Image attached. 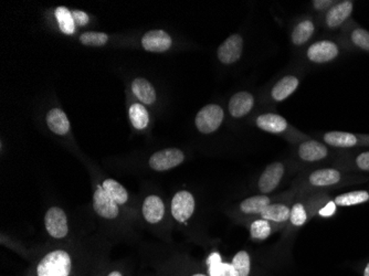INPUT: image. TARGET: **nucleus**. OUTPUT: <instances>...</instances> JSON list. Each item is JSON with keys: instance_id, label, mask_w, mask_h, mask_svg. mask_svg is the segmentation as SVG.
<instances>
[{"instance_id": "f704fd0d", "label": "nucleus", "mask_w": 369, "mask_h": 276, "mask_svg": "<svg viewBox=\"0 0 369 276\" xmlns=\"http://www.w3.org/2000/svg\"><path fill=\"white\" fill-rule=\"evenodd\" d=\"M72 17H74L76 25L80 26V27H83V26L87 25V22H89V16H87V12H85V11H72Z\"/></svg>"}, {"instance_id": "6e6552de", "label": "nucleus", "mask_w": 369, "mask_h": 276, "mask_svg": "<svg viewBox=\"0 0 369 276\" xmlns=\"http://www.w3.org/2000/svg\"><path fill=\"white\" fill-rule=\"evenodd\" d=\"M243 40L241 35H232L218 48V58L223 64H232L241 57Z\"/></svg>"}, {"instance_id": "6ab92c4d", "label": "nucleus", "mask_w": 369, "mask_h": 276, "mask_svg": "<svg viewBox=\"0 0 369 276\" xmlns=\"http://www.w3.org/2000/svg\"><path fill=\"white\" fill-rule=\"evenodd\" d=\"M299 87V80L294 76H286L280 80L272 89V98L277 102L288 98Z\"/></svg>"}, {"instance_id": "e433bc0d", "label": "nucleus", "mask_w": 369, "mask_h": 276, "mask_svg": "<svg viewBox=\"0 0 369 276\" xmlns=\"http://www.w3.org/2000/svg\"><path fill=\"white\" fill-rule=\"evenodd\" d=\"M333 3H334L331 1V0H315V1H313L314 8L318 9V10H325L329 7H333Z\"/></svg>"}, {"instance_id": "2f4dec72", "label": "nucleus", "mask_w": 369, "mask_h": 276, "mask_svg": "<svg viewBox=\"0 0 369 276\" xmlns=\"http://www.w3.org/2000/svg\"><path fill=\"white\" fill-rule=\"evenodd\" d=\"M352 41L361 49L369 52V31L367 30L361 28L354 30L352 33Z\"/></svg>"}, {"instance_id": "412c9836", "label": "nucleus", "mask_w": 369, "mask_h": 276, "mask_svg": "<svg viewBox=\"0 0 369 276\" xmlns=\"http://www.w3.org/2000/svg\"><path fill=\"white\" fill-rule=\"evenodd\" d=\"M271 205V199L266 195L253 196L240 203V210L245 214L260 216L266 207Z\"/></svg>"}, {"instance_id": "f8f14e48", "label": "nucleus", "mask_w": 369, "mask_h": 276, "mask_svg": "<svg viewBox=\"0 0 369 276\" xmlns=\"http://www.w3.org/2000/svg\"><path fill=\"white\" fill-rule=\"evenodd\" d=\"M342 182V173L334 168H324L313 171L309 176V182L315 188L332 187Z\"/></svg>"}, {"instance_id": "ddd939ff", "label": "nucleus", "mask_w": 369, "mask_h": 276, "mask_svg": "<svg viewBox=\"0 0 369 276\" xmlns=\"http://www.w3.org/2000/svg\"><path fill=\"white\" fill-rule=\"evenodd\" d=\"M298 153L302 160L307 163H314L327 157L329 150L323 144L316 141H307L300 145Z\"/></svg>"}, {"instance_id": "b1692460", "label": "nucleus", "mask_w": 369, "mask_h": 276, "mask_svg": "<svg viewBox=\"0 0 369 276\" xmlns=\"http://www.w3.org/2000/svg\"><path fill=\"white\" fill-rule=\"evenodd\" d=\"M369 200V193L366 190H356L350 193H342L334 198V203L337 207H352Z\"/></svg>"}, {"instance_id": "7c9ffc66", "label": "nucleus", "mask_w": 369, "mask_h": 276, "mask_svg": "<svg viewBox=\"0 0 369 276\" xmlns=\"http://www.w3.org/2000/svg\"><path fill=\"white\" fill-rule=\"evenodd\" d=\"M307 221V212L304 205L301 202L295 203L291 208L290 222L294 227H302Z\"/></svg>"}, {"instance_id": "cd10ccee", "label": "nucleus", "mask_w": 369, "mask_h": 276, "mask_svg": "<svg viewBox=\"0 0 369 276\" xmlns=\"http://www.w3.org/2000/svg\"><path fill=\"white\" fill-rule=\"evenodd\" d=\"M272 234V223L268 220L258 219L250 225V236L255 241H264Z\"/></svg>"}, {"instance_id": "423d86ee", "label": "nucleus", "mask_w": 369, "mask_h": 276, "mask_svg": "<svg viewBox=\"0 0 369 276\" xmlns=\"http://www.w3.org/2000/svg\"><path fill=\"white\" fill-rule=\"evenodd\" d=\"M184 154L178 148H167L154 153L148 166L155 171H167L184 163Z\"/></svg>"}, {"instance_id": "4468645a", "label": "nucleus", "mask_w": 369, "mask_h": 276, "mask_svg": "<svg viewBox=\"0 0 369 276\" xmlns=\"http://www.w3.org/2000/svg\"><path fill=\"white\" fill-rule=\"evenodd\" d=\"M255 98L248 92H239L234 94L229 101L228 109L232 117L236 119L243 117L252 110Z\"/></svg>"}, {"instance_id": "20e7f679", "label": "nucleus", "mask_w": 369, "mask_h": 276, "mask_svg": "<svg viewBox=\"0 0 369 276\" xmlns=\"http://www.w3.org/2000/svg\"><path fill=\"white\" fill-rule=\"evenodd\" d=\"M44 227L48 234L55 240H62L68 236V217L63 209L51 207L44 214Z\"/></svg>"}, {"instance_id": "39448f33", "label": "nucleus", "mask_w": 369, "mask_h": 276, "mask_svg": "<svg viewBox=\"0 0 369 276\" xmlns=\"http://www.w3.org/2000/svg\"><path fill=\"white\" fill-rule=\"evenodd\" d=\"M196 201L193 193L187 190H180L171 199V216L180 223L187 222L195 212Z\"/></svg>"}, {"instance_id": "a878e982", "label": "nucleus", "mask_w": 369, "mask_h": 276, "mask_svg": "<svg viewBox=\"0 0 369 276\" xmlns=\"http://www.w3.org/2000/svg\"><path fill=\"white\" fill-rule=\"evenodd\" d=\"M130 122L136 130H144L150 123V115L144 106L139 103L130 105Z\"/></svg>"}, {"instance_id": "473e14b6", "label": "nucleus", "mask_w": 369, "mask_h": 276, "mask_svg": "<svg viewBox=\"0 0 369 276\" xmlns=\"http://www.w3.org/2000/svg\"><path fill=\"white\" fill-rule=\"evenodd\" d=\"M95 276H130V271L128 268H122V266H104L103 268H101L100 271Z\"/></svg>"}, {"instance_id": "a211bd4d", "label": "nucleus", "mask_w": 369, "mask_h": 276, "mask_svg": "<svg viewBox=\"0 0 369 276\" xmlns=\"http://www.w3.org/2000/svg\"><path fill=\"white\" fill-rule=\"evenodd\" d=\"M46 124H48V128L57 135H65L70 130L68 117L60 109H53L48 112Z\"/></svg>"}, {"instance_id": "393cba45", "label": "nucleus", "mask_w": 369, "mask_h": 276, "mask_svg": "<svg viewBox=\"0 0 369 276\" xmlns=\"http://www.w3.org/2000/svg\"><path fill=\"white\" fill-rule=\"evenodd\" d=\"M102 187L111 195V197L117 201L120 206H123L128 202L130 199L128 190L123 187L120 182H117L114 179L108 178L102 182Z\"/></svg>"}, {"instance_id": "7ed1b4c3", "label": "nucleus", "mask_w": 369, "mask_h": 276, "mask_svg": "<svg viewBox=\"0 0 369 276\" xmlns=\"http://www.w3.org/2000/svg\"><path fill=\"white\" fill-rule=\"evenodd\" d=\"M223 121V110L216 104L205 106L196 115V128L203 134H212L218 128Z\"/></svg>"}, {"instance_id": "f257e3e1", "label": "nucleus", "mask_w": 369, "mask_h": 276, "mask_svg": "<svg viewBox=\"0 0 369 276\" xmlns=\"http://www.w3.org/2000/svg\"><path fill=\"white\" fill-rule=\"evenodd\" d=\"M103 266L104 262L81 260L60 248L46 252L25 276H95Z\"/></svg>"}, {"instance_id": "aec40b11", "label": "nucleus", "mask_w": 369, "mask_h": 276, "mask_svg": "<svg viewBox=\"0 0 369 276\" xmlns=\"http://www.w3.org/2000/svg\"><path fill=\"white\" fill-rule=\"evenodd\" d=\"M291 209L284 203H271L260 214L261 219L271 223H285L290 220Z\"/></svg>"}, {"instance_id": "4c0bfd02", "label": "nucleus", "mask_w": 369, "mask_h": 276, "mask_svg": "<svg viewBox=\"0 0 369 276\" xmlns=\"http://www.w3.org/2000/svg\"><path fill=\"white\" fill-rule=\"evenodd\" d=\"M361 276H369V262H367L364 268H361Z\"/></svg>"}, {"instance_id": "c85d7f7f", "label": "nucleus", "mask_w": 369, "mask_h": 276, "mask_svg": "<svg viewBox=\"0 0 369 276\" xmlns=\"http://www.w3.org/2000/svg\"><path fill=\"white\" fill-rule=\"evenodd\" d=\"M55 14L61 31L65 35H74L76 22L72 17V12L65 7H58Z\"/></svg>"}, {"instance_id": "5701e85b", "label": "nucleus", "mask_w": 369, "mask_h": 276, "mask_svg": "<svg viewBox=\"0 0 369 276\" xmlns=\"http://www.w3.org/2000/svg\"><path fill=\"white\" fill-rule=\"evenodd\" d=\"M324 141L327 145L341 148L354 147L357 144V138L355 135L345 132H329L324 135Z\"/></svg>"}, {"instance_id": "c756f323", "label": "nucleus", "mask_w": 369, "mask_h": 276, "mask_svg": "<svg viewBox=\"0 0 369 276\" xmlns=\"http://www.w3.org/2000/svg\"><path fill=\"white\" fill-rule=\"evenodd\" d=\"M82 44L87 46H102L108 44L109 35L103 33H85L80 37Z\"/></svg>"}, {"instance_id": "72a5a7b5", "label": "nucleus", "mask_w": 369, "mask_h": 276, "mask_svg": "<svg viewBox=\"0 0 369 276\" xmlns=\"http://www.w3.org/2000/svg\"><path fill=\"white\" fill-rule=\"evenodd\" d=\"M356 166L363 171H369V152L361 153L356 158Z\"/></svg>"}, {"instance_id": "dca6fc26", "label": "nucleus", "mask_w": 369, "mask_h": 276, "mask_svg": "<svg viewBox=\"0 0 369 276\" xmlns=\"http://www.w3.org/2000/svg\"><path fill=\"white\" fill-rule=\"evenodd\" d=\"M353 7L352 1H342V3L333 6L326 15L327 26L329 28H336L342 25L343 22L352 15Z\"/></svg>"}, {"instance_id": "58836bf2", "label": "nucleus", "mask_w": 369, "mask_h": 276, "mask_svg": "<svg viewBox=\"0 0 369 276\" xmlns=\"http://www.w3.org/2000/svg\"><path fill=\"white\" fill-rule=\"evenodd\" d=\"M146 276H155V275H146Z\"/></svg>"}, {"instance_id": "c9c22d12", "label": "nucleus", "mask_w": 369, "mask_h": 276, "mask_svg": "<svg viewBox=\"0 0 369 276\" xmlns=\"http://www.w3.org/2000/svg\"><path fill=\"white\" fill-rule=\"evenodd\" d=\"M336 207L334 201H329L325 207L320 209V212H318V214H320V217H331V216H333V214H335V212H336Z\"/></svg>"}, {"instance_id": "0eeeda50", "label": "nucleus", "mask_w": 369, "mask_h": 276, "mask_svg": "<svg viewBox=\"0 0 369 276\" xmlns=\"http://www.w3.org/2000/svg\"><path fill=\"white\" fill-rule=\"evenodd\" d=\"M284 165L280 162L270 164L266 166L264 173H261L259 178L258 188L262 195L272 193L279 187L280 182L284 175Z\"/></svg>"}, {"instance_id": "2eb2a0df", "label": "nucleus", "mask_w": 369, "mask_h": 276, "mask_svg": "<svg viewBox=\"0 0 369 276\" xmlns=\"http://www.w3.org/2000/svg\"><path fill=\"white\" fill-rule=\"evenodd\" d=\"M252 261L249 253L245 250L238 252L228 263L229 276H251Z\"/></svg>"}, {"instance_id": "f3484780", "label": "nucleus", "mask_w": 369, "mask_h": 276, "mask_svg": "<svg viewBox=\"0 0 369 276\" xmlns=\"http://www.w3.org/2000/svg\"><path fill=\"white\" fill-rule=\"evenodd\" d=\"M257 126L260 130H266L269 133H282L288 128V122L284 117H280L277 114H264L257 119Z\"/></svg>"}, {"instance_id": "9d476101", "label": "nucleus", "mask_w": 369, "mask_h": 276, "mask_svg": "<svg viewBox=\"0 0 369 276\" xmlns=\"http://www.w3.org/2000/svg\"><path fill=\"white\" fill-rule=\"evenodd\" d=\"M337 55H338V46L332 41H318L309 46L307 50V58L315 63L329 62Z\"/></svg>"}, {"instance_id": "1a4fd4ad", "label": "nucleus", "mask_w": 369, "mask_h": 276, "mask_svg": "<svg viewBox=\"0 0 369 276\" xmlns=\"http://www.w3.org/2000/svg\"><path fill=\"white\" fill-rule=\"evenodd\" d=\"M165 203L160 196L151 195L145 198L141 206V214L150 225H157L165 217Z\"/></svg>"}, {"instance_id": "9b49d317", "label": "nucleus", "mask_w": 369, "mask_h": 276, "mask_svg": "<svg viewBox=\"0 0 369 276\" xmlns=\"http://www.w3.org/2000/svg\"><path fill=\"white\" fill-rule=\"evenodd\" d=\"M173 40L164 30H152L141 38V46L147 51L165 52L171 49Z\"/></svg>"}, {"instance_id": "f03ea898", "label": "nucleus", "mask_w": 369, "mask_h": 276, "mask_svg": "<svg viewBox=\"0 0 369 276\" xmlns=\"http://www.w3.org/2000/svg\"><path fill=\"white\" fill-rule=\"evenodd\" d=\"M120 205L111 197L108 191L98 186L93 193V209L98 217L105 220H114L120 216Z\"/></svg>"}, {"instance_id": "bb28decb", "label": "nucleus", "mask_w": 369, "mask_h": 276, "mask_svg": "<svg viewBox=\"0 0 369 276\" xmlns=\"http://www.w3.org/2000/svg\"><path fill=\"white\" fill-rule=\"evenodd\" d=\"M314 33V24L309 20L300 22L292 33V41L295 46H302L311 39Z\"/></svg>"}, {"instance_id": "4be33fe9", "label": "nucleus", "mask_w": 369, "mask_h": 276, "mask_svg": "<svg viewBox=\"0 0 369 276\" xmlns=\"http://www.w3.org/2000/svg\"><path fill=\"white\" fill-rule=\"evenodd\" d=\"M132 91L141 103L151 105L156 101L155 89L147 80L141 79V78L134 80L133 83H132Z\"/></svg>"}]
</instances>
